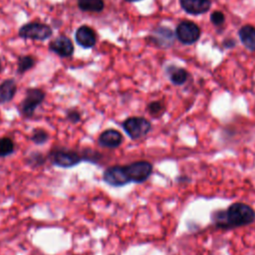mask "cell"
Returning a JSON list of instances; mask_svg holds the SVG:
<instances>
[{
  "label": "cell",
  "mask_w": 255,
  "mask_h": 255,
  "mask_svg": "<svg viewBox=\"0 0 255 255\" xmlns=\"http://www.w3.org/2000/svg\"><path fill=\"white\" fill-rule=\"evenodd\" d=\"M211 220L215 226L222 229L242 227L255 221V211L248 204L235 202L225 210L213 211Z\"/></svg>",
  "instance_id": "6da1fadb"
},
{
  "label": "cell",
  "mask_w": 255,
  "mask_h": 255,
  "mask_svg": "<svg viewBox=\"0 0 255 255\" xmlns=\"http://www.w3.org/2000/svg\"><path fill=\"white\" fill-rule=\"evenodd\" d=\"M49 159L51 160L52 164L56 166L69 168L79 164L84 158L76 150L67 149L65 147H59L50 151Z\"/></svg>",
  "instance_id": "7a4b0ae2"
},
{
  "label": "cell",
  "mask_w": 255,
  "mask_h": 255,
  "mask_svg": "<svg viewBox=\"0 0 255 255\" xmlns=\"http://www.w3.org/2000/svg\"><path fill=\"white\" fill-rule=\"evenodd\" d=\"M123 128L131 139H138L145 136L151 129V124L143 117H130L122 124Z\"/></svg>",
  "instance_id": "3957f363"
},
{
  "label": "cell",
  "mask_w": 255,
  "mask_h": 255,
  "mask_svg": "<svg viewBox=\"0 0 255 255\" xmlns=\"http://www.w3.org/2000/svg\"><path fill=\"white\" fill-rule=\"evenodd\" d=\"M18 34L23 39L43 41L49 39L52 36L53 30L49 25L45 23L30 22L23 25L19 29Z\"/></svg>",
  "instance_id": "277c9868"
},
{
  "label": "cell",
  "mask_w": 255,
  "mask_h": 255,
  "mask_svg": "<svg viewBox=\"0 0 255 255\" xmlns=\"http://www.w3.org/2000/svg\"><path fill=\"white\" fill-rule=\"evenodd\" d=\"M45 92L38 88H30L26 91V95L22 103L20 104L19 110L23 117L31 118L36 109L44 102Z\"/></svg>",
  "instance_id": "5b68a950"
},
{
  "label": "cell",
  "mask_w": 255,
  "mask_h": 255,
  "mask_svg": "<svg viewBox=\"0 0 255 255\" xmlns=\"http://www.w3.org/2000/svg\"><path fill=\"white\" fill-rule=\"evenodd\" d=\"M175 36L183 45H192L196 43L200 36L201 30L197 24L192 21H181L175 28Z\"/></svg>",
  "instance_id": "8992f818"
},
{
  "label": "cell",
  "mask_w": 255,
  "mask_h": 255,
  "mask_svg": "<svg viewBox=\"0 0 255 255\" xmlns=\"http://www.w3.org/2000/svg\"><path fill=\"white\" fill-rule=\"evenodd\" d=\"M127 175L129 179V182L142 183L151 175L152 173V164L146 160L133 161L128 165H125Z\"/></svg>",
  "instance_id": "52a82bcc"
},
{
  "label": "cell",
  "mask_w": 255,
  "mask_h": 255,
  "mask_svg": "<svg viewBox=\"0 0 255 255\" xmlns=\"http://www.w3.org/2000/svg\"><path fill=\"white\" fill-rule=\"evenodd\" d=\"M103 179L106 183L114 187H120L129 183L125 165H113L108 167L104 171Z\"/></svg>",
  "instance_id": "ba28073f"
},
{
  "label": "cell",
  "mask_w": 255,
  "mask_h": 255,
  "mask_svg": "<svg viewBox=\"0 0 255 255\" xmlns=\"http://www.w3.org/2000/svg\"><path fill=\"white\" fill-rule=\"evenodd\" d=\"M175 32L165 26H158L152 30L149 41L159 48H169L174 44Z\"/></svg>",
  "instance_id": "9c48e42d"
},
{
  "label": "cell",
  "mask_w": 255,
  "mask_h": 255,
  "mask_svg": "<svg viewBox=\"0 0 255 255\" xmlns=\"http://www.w3.org/2000/svg\"><path fill=\"white\" fill-rule=\"evenodd\" d=\"M49 49L53 53L62 58H67L73 55L74 45L70 38L66 36H58L49 43Z\"/></svg>",
  "instance_id": "30bf717a"
},
{
  "label": "cell",
  "mask_w": 255,
  "mask_h": 255,
  "mask_svg": "<svg viewBox=\"0 0 255 255\" xmlns=\"http://www.w3.org/2000/svg\"><path fill=\"white\" fill-rule=\"evenodd\" d=\"M180 7L189 15H201L211 7V0H179Z\"/></svg>",
  "instance_id": "8fae6325"
},
{
  "label": "cell",
  "mask_w": 255,
  "mask_h": 255,
  "mask_svg": "<svg viewBox=\"0 0 255 255\" xmlns=\"http://www.w3.org/2000/svg\"><path fill=\"white\" fill-rule=\"evenodd\" d=\"M75 39L78 45L85 49H90L96 45L97 35L91 27L83 25L77 29L75 33Z\"/></svg>",
  "instance_id": "7c38bea8"
},
{
  "label": "cell",
  "mask_w": 255,
  "mask_h": 255,
  "mask_svg": "<svg viewBox=\"0 0 255 255\" xmlns=\"http://www.w3.org/2000/svg\"><path fill=\"white\" fill-rule=\"evenodd\" d=\"M124 137L123 134L114 128H109L104 130L98 138V142L101 146L109 147V148H116L119 147L123 143Z\"/></svg>",
  "instance_id": "4fadbf2b"
},
{
  "label": "cell",
  "mask_w": 255,
  "mask_h": 255,
  "mask_svg": "<svg viewBox=\"0 0 255 255\" xmlns=\"http://www.w3.org/2000/svg\"><path fill=\"white\" fill-rule=\"evenodd\" d=\"M238 36L246 49L255 52V27L251 25L242 26L238 31Z\"/></svg>",
  "instance_id": "5bb4252c"
},
{
  "label": "cell",
  "mask_w": 255,
  "mask_h": 255,
  "mask_svg": "<svg viewBox=\"0 0 255 255\" xmlns=\"http://www.w3.org/2000/svg\"><path fill=\"white\" fill-rule=\"evenodd\" d=\"M166 74L168 75L170 82L175 86H182L189 78V73L185 69L175 65H169L166 68Z\"/></svg>",
  "instance_id": "9a60e30c"
},
{
  "label": "cell",
  "mask_w": 255,
  "mask_h": 255,
  "mask_svg": "<svg viewBox=\"0 0 255 255\" xmlns=\"http://www.w3.org/2000/svg\"><path fill=\"white\" fill-rule=\"evenodd\" d=\"M17 92V84L14 79H7L0 84V105L9 103Z\"/></svg>",
  "instance_id": "2e32d148"
},
{
  "label": "cell",
  "mask_w": 255,
  "mask_h": 255,
  "mask_svg": "<svg viewBox=\"0 0 255 255\" xmlns=\"http://www.w3.org/2000/svg\"><path fill=\"white\" fill-rule=\"evenodd\" d=\"M78 6L82 11L101 12L105 7L103 0H78Z\"/></svg>",
  "instance_id": "e0dca14e"
},
{
  "label": "cell",
  "mask_w": 255,
  "mask_h": 255,
  "mask_svg": "<svg viewBox=\"0 0 255 255\" xmlns=\"http://www.w3.org/2000/svg\"><path fill=\"white\" fill-rule=\"evenodd\" d=\"M36 64L35 59L32 56H20L18 58V63H17V73L18 74H24L27 71L31 70Z\"/></svg>",
  "instance_id": "ac0fdd59"
},
{
  "label": "cell",
  "mask_w": 255,
  "mask_h": 255,
  "mask_svg": "<svg viewBox=\"0 0 255 255\" xmlns=\"http://www.w3.org/2000/svg\"><path fill=\"white\" fill-rule=\"evenodd\" d=\"M146 111L148 114L153 118H159L161 117L165 112V106L161 101H153L150 102L147 107Z\"/></svg>",
  "instance_id": "d6986e66"
},
{
  "label": "cell",
  "mask_w": 255,
  "mask_h": 255,
  "mask_svg": "<svg viewBox=\"0 0 255 255\" xmlns=\"http://www.w3.org/2000/svg\"><path fill=\"white\" fill-rule=\"evenodd\" d=\"M14 141L7 136L0 138V157L7 156L14 152Z\"/></svg>",
  "instance_id": "ffe728a7"
},
{
  "label": "cell",
  "mask_w": 255,
  "mask_h": 255,
  "mask_svg": "<svg viewBox=\"0 0 255 255\" xmlns=\"http://www.w3.org/2000/svg\"><path fill=\"white\" fill-rule=\"evenodd\" d=\"M48 138H49L48 132L42 128L34 129L31 135V140L36 144H43L48 140Z\"/></svg>",
  "instance_id": "44dd1931"
},
{
  "label": "cell",
  "mask_w": 255,
  "mask_h": 255,
  "mask_svg": "<svg viewBox=\"0 0 255 255\" xmlns=\"http://www.w3.org/2000/svg\"><path fill=\"white\" fill-rule=\"evenodd\" d=\"M210 21L214 26H221L225 22V15L221 11H213L210 14Z\"/></svg>",
  "instance_id": "7402d4cb"
},
{
  "label": "cell",
  "mask_w": 255,
  "mask_h": 255,
  "mask_svg": "<svg viewBox=\"0 0 255 255\" xmlns=\"http://www.w3.org/2000/svg\"><path fill=\"white\" fill-rule=\"evenodd\" d=\"M67 119L73 123V124H77L80 122L81 120V114L79 113L78 110L76 109H72V110H69L67 112Z\"/></svg>",
  "instance_id": "603a6c76"
},
{
  "label": "cell",
  "mask_w": 255,
  "mask_h": 255,
  "mask_svg": "<svg viewBox=\"0 0 255 255\" xmlns=\"http://www.w3.org/2000/svg\"><path fill=\"white\" fill-rule=\"evenodd\" d=\"M235 45H236V42L234 39H225V41L223 42V46L227 49L233 48Z\"/></svg>",
  "instance_id": "cb8c5ba5"
},
{
  "label": "cell",
  "mask_w": 255,
  "mask_h": 255,
  "mask_svg": "<svg viewBox=\"0 0 255 255\" xmlns=\"http://www.w3.org/2000/svg\"><path fill=\"white\" fill-rule=\"evenodd\" d=\"M128 2H137V1H141V0H126Z\"/></svg>",
  "instance_id": "d4e9b609"
},
{
  "label": "cell",
  "mask_w": 255,
  "mask_h": 255,
  "mask_svg": "<svg viewBox=\"0 0 255 255\" xmlns=\"http://www.w3.org/2000/svg\"><path fill=\"white\" fill-rule=\"evenodd\" d=\"M1 70H2V65H1V61H0V72H1Z\"/></svg>",
  "instance_id": "484cf974"
}]
</instances>
